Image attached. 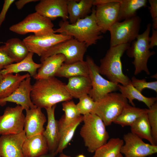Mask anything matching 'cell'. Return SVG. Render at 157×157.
<instances>
[{"instance_id": "obj_1", "label": "cell", "mask_w": 157, "mask_h": 157, "mask_svg": "<svg viewBox=\"0 0 157 157\" xmlns=\"http://www.w3.org/2000/svg\"><path fill=\"white\" fill-rule=\"evenodd\" d=\"M65 85L55 77L37 80L31 93L32 102L37 107L46 109L58 103L70 100L72 98Z\"/></svg>"}, {"instance_id": "obj_2", "label": "cell", "mask_w": 157, "mask_h": 157, "mask_svg": "<svg viewBox=\"0 0 157 157\" xmlns=\"http://www.w3.org/2000/svg\"><path fill=\"white\" fill-rule=\"evenodd\" d=\"M59 28L54 30V33H63L71 36L85 44L88 47L96 44L102 38V33L95 17V9H92L91 14L79 20L74 24L67 21H60Z\"/></svg>"}, {"instance_id": "obj_3", "label": "cell", "mask_w": 157, "mask_h": 157, "mask_svg": "<svg viewBox=\"0 0 157 157\" xmlns=\"http://www.w3.org/2000/svg\"><path fill=\"white\" fill-rule=\"evenodd\" d=\"M130 44L110 47L105 56L100 60L99 66L101 75L105 76L109 81L123 85L130 83L131 80L123 72L121 57L129 48Z\"/></svg>"}, {"instance_id": "obj_4", "label": "cell", "mask_w": 157, "mask_h": 157, "mask_svg": "<svg viewBox=\"0 0 157 157\" xmlns=\"http://www.w3.org/2000/svg\"><path fill=\"white\" fill-rule=\"evenodd\" d=\"M83 124L80 134L88 151L94 152L108 140L109 135L105 124L96 114L91 113L83 115Z\"/></svg>"}, {"instance_id": "obj_5", "label": "cell", "mask_w": 157, "mask_h": 157, "mask_svg": "<svg viewBox=\"0 0 157 157\" xmlns=\"http://www.w3.org/2000/svg\"><path fill=\"white\" fill-rule=\"evenodd\" d=\"M151 26V24H148L145 31L138 35L126 51L129 57L134 58L132 63L135 67V75L142 71L148 75L150 74L147 65L148 61L150 57L155 53L149 50V38Z\"/></svg>"}, {"instance_id": "obj_6", "label": "cell", "mask_w": 157, "mask_h": 157, "mask_svg": "<svg viewBox=\"0 0 157 157\" xmlns=\"http://www.w3.org/2000/svg\"><path fill=\"white\" fill-rule=\"evenodd\" d=\"M93 113L99 117L106 126L110 125L128 104V100L120 93L113 92L96 102Z\"/></svg>"}, {"instance_id": "obj_7", "label": "cell", "mask_w": 157, "mask_h": 157, "mask_svg": "<svg viewBox=\"0 0 157 157\" xmlns=\"http://www.w3.org/2000/svg\"><path fill=\"white\" fill-rule=\"evenodd\" d=\"M53 26L50 19L35 12L28 15L22 21L12 25L9 29L19 35L32 33L35 36H41L55 33Z\"/></svg>"}, {"instance_id": "obj_8", "label": "cell", "mask_w": 157, "mask_h": 157, "mask_svg": "<svg viewBox=\"0 0 157 157\" xmlns=\"http://www.w3.org/2000/svg\"><path fill=\"white\" fill-rule=\"evenodd\" d=\"M141 22L140 18L136 15L115 23L109 30L110 34V47L130 44L139 34Z\"/></svg>"}, {"instance_id": "obj_9", "label": "cell", "mask_w": 157, "mask_h": 157, "mask_svg": "<svg viewBox=\"0 0 157 157\" xmlns=\"http://www.w3.org/2000/svg\"><path fill=\"white\" fill-rule=\"evenodd\" d=\"M87 47L85 44L73 38L59 43L51 48L40 57L42 62L50 56L61 54L65 58L64 63L69 64L83 60Z\"/></svg>"}, {"instance_id": "obj_10", "label": "cell", "mask_w": 157, "mask_h": 157, "mask_svg": "<svg viewBox=\"0 0 157 157\" xmlns=\"http://www.w3.org/2000/svg\"><path fill=\"white\" fill-rule=\"evenodd\" d=\"M86 61L88 66L92 83V89L88 95L95 101H99L108 93L118 89V84L107 80L101 76L99 66L92 58L87 56Z\"/></svg>"}, {"instance_id": "obj_11", "label": "cell", "mask_w": 157, "mask_h": 157, "mask_svg": "<svg viewBox=\"0 0 157 157\" xmlns=\"http://www.w3.org/2000/svg\"><path fill=\"white\" fill-rule=\"evenodd\" d=\"M123 140L120 153L124 157H147L157 152V145L144 142L131 132L124 134Z\"/></svg>"}, {"instance_id": "obj_12", "label": "cell", "mask_w": 157, "mask_h": 157, "mask_svg": "<svg viewBox=\"0 0 157 157\" xmlns=\"http://www.w3.org/2000/svg\"><path fill=\"white\" fill-rule=\"evenodd\" d=\"M23 108L8 107L0 115V135L18 134L24 131L25 116Z\"/></svg>"}, {"instance_id": "obj_13", "label": "cell", "mask_w": 157, "mask_h": 157, "mask_svg": "<svg viewBox=\"0 0 157 157\" xmlns=\"http://www.w3.org/2000/svg\"><path fill=\"white\" fill-rule=\"evenodd\" d=\"M73 37L63 33L41 36L31 35L23 40L29 51L41 57L55 45Z\"/></svg>"}, {"instance_id": "obj_14", "label": "cell", "mask_w": 157, "mask_h": 157, "mask_svg": "<svg viewBox=\"0 0 157 157\" xmlns=\"http://www.w3.org/2000/svg\"><path fill=\"white\" fill-rule=\"evenodd\" d=\"M96 6V22L101 33H105L117 22L120 6L119 0H108L107 3Z\"/></svg>"}, {"instance_id": "obj_15", "label": "cell", "mask_w": 157, "mask_h": 157, "mask_svg": "<svg viewBox=\"0 0 157 157\" xmlns=\"http://www.w3.org/2000/svg\"><path fill=\"white\" fill-rule=\"evenodd\" d=\"M67 0H41L35 6L36 12L40 15L54 20L61 17L68 20Z\"/></svg>"}, {"instance_id": "obj_16", "label": "cell", "mask_w": 157, "mask_h": 157, "mask_svg": "<svg viewBox=\"0 0 157 157\" xmlns=\"http://www.w3.org/2000/svg\"><path fill=\"white\" fill-rule=\"evenodd\" d=\"M26 138L24 131L16 134L0 136V157H24L22 147Z\"/></svg>"}, {"instance_id": "obj_17", "label": "cell", "mask_w": 157, "mask_h": 157, "mask_svg": "<svg viewBox=\"0 0 157 157\" xmlns=\"http://www.w3.org/2000/svg\"><path fill=\"white\" fill-rule=\"evenodd\" d=\"M32 88L31 77L26 78L20 83L18 88L11 94L0 99V106H4L8 102L16 103L25 110L37 107L31 100L30 94Z\"/></svg>"}, {"instance_id": "obj_18", "label": "cell", "mask_w": 157, "mask_h": 157, "mask_svg": "<svg viewBox=\"0 0 157 157\" xmlns=\"http://www.w3.org/2000/svg\"><path fill=\"white\" fill-rule=\"evenodd\" d=\"M41 109L36 107L26 110L24 130L26 138L42 134L47 119Z\"/></svg>"}, {"instance_id": "obj_19", "label": "cell", "mask_w": 157, "mask_h": 157, "mask_svg": "<svg viewBox=\"0 0 157 157\" xmlns=\"http://www.w3.org/2000/svg\"><path fill=\"white\" fill-rule=\"evenodd\" d=\"M56 105L46 109L47 114V123L42 135L47 141L49 152L55 153L58 147L60 134L58 121L55 117Z\"/></svg>"}, {"instance_id": "obj_20", "label": "cell", "mask_w": 157, "mask_h": 157, "mask_svg": "<svg viewBox=\"0 0 157 157\" xmlns=\"http://www.w3.org/2000/svg\"><path fill=\"white\" fill-rule=\"evenodd\" d=\"M24 157H39L49 152L46 140L42 134L26 138L23 144Z\"/></svg>"}, {"instance_id": "obj_21", "label": "cell", "mask_w": 157, "mask_h": 157, "mask_svg": "<svg viewBox=\"0 0 157 157\" xmlns=\"http://www.w3.org/2000/svg\"><path fill=\"white\" fill-rule=\"evenodd\" d=\"M65 60V57L61 54L54 55L48 57L41 62L42 65L33 78L37 80L55 77Z\"/></svg>"}, {"instance_id": "obj_22", "label": "cell", "mask_w": 157, "mask_h": 157, "mask_svg": "<svg viewBox=\"0 0 157 157\" xmlns=\"http://www.w3.org/2000/svg\"><path fill=\"white\" fill-rule=\"evenodd\" d=\"M33 53L29 52L27 56L21 61L4 66L1 71V74L4 75L24 72H28L31 76L34 77L42 64L36 63L34 61L33 58Z\"/></svg>"}, {"instance_id": "obj_23", "label": "cell", "mask_w": 157, "mask_h": 157, "mask_svg": "<svg viewBox=\"0 0 157 157\" xmlns=\"http://www.w3.org/2000/svg\"><path fill=\"white\" fill-rule=\"evenodd\" d=\"M93 0H67V8L69 22L74 24L83 19L91 12Z\"/></svg>"}, {"instance_id": "obj_24", "label": "cell", "mask_w": 157, "mask_h": 157, "mask_svg": "<svg viewBox=\"0 0 157 157\" xmlns=\"http://www.w3.org/2000/svg\"><path fill=\"white\" fill-rule=\"evenodd\" d=\"M65 88L72 98L79 99L84 95H88L92 89L90 76H78L69 78Z\"/></svg>"}, {"instance_id": "obj_25", "label": "cell", "mask_w": 157, "mask_h": 157, "mask_svg": "<svg viewBox=\"0 0 157 157\" xmlns=\"http://www.w3.org/2000/svg\"><path fill=\"white\" fill-rule=\"evenodd\" d=\"M78 76H89L88 66L86 61H79L69 64L64 63L55 77L69 78Z\"/></svg>"}, {"instance_id": "obj_26", "label": "cell", "mask_w": 157, "mask_h": 157, "mask_svg": "<svg viewBox=\"0 0 157 157\" xmlns=\"http://www.w3.org/2000/svg\"><path fill=\"white\" fill-rule=\"evenodd\" d=\"M30 77L28 73L23 75L17 73L15 75L9 74L3 75V78L0 82V99L10 96L23 80Z\"/></svg>"}, {"instance_id": "obj_27", "label": "cell", "mask_w": 157, "mask_h": 157, "mask_svg": "<svg viewBox=\"0 0 157 157\" xmlns=\"http://www.w3.org/2000/svg\"><path fill=\"white\" fill-rule=\"evenodd\" d=\"M118 90L122 95L133 106H135L133 102L134 99L143 102L148 107L150 108L156 102L157 97H147L144 96L141 92L138 91L131 83L123 85L118 84Z\"/></svg>"}, {"instance_id": "obj_28", "label": "cell", "mask_w": 157, "mask_h": 157, "mask_svg": "<svg viewBox=\"0 0 157 157\" xmlns=\"http://www.w3.org/2000/svg\"><path fill=\"white\" fill-rule=\"evenodd\" d=\"M148 111V109L136 107L128 104L113 123L122 127L130 126L139 117L147 113Z\"/></svg>"}, {"instance_id": "obj_29", "label": "cell", "mask_w": 157, "mask_h": 157, "mask_svg": "<svg viewBox=\"0 0 157 157\" xmlns=\"http://www.w3.org/2000/svg\"><path fill=\"white\" fill-rule=\"evenodd\" d=\"M146 0H119L120 6L117 22L128 19L136 15V11L147 6Z\"/></svg>"}, {"instance_id": "obj_30", "label": "cell", "mask_w": 157, "mask_h": 157, "mask_svg": "<svg viewBox=\"0 0 157 157\" xmlns=\"http://www.w3.org/2000/svg\"><path fill=\"white\" fill-rule=\"evenodd\" d=\"M147 113L142 114L130 126L131 132L141 139L147 140L150 144L156 145L152 137Z\"/></svg>"}, {"instance_id": "obj_31", "label": "cell", "mask_w": 157, "mask_h": 157, "mask_svg": "<svg viewBox=\"0 0 157 157\" xmlns=\"http://www.w3.org/2000/svg\"><path fill=\"white\" fill-rule=\"evenodd\" d=\"M62 107L65 115L58 121L60 134L81 115L72 101L63 102Z\"/></svg>"}, {"instance_id": "obj_32", "label": "cell", "mask_w": 157, "mask_h": 157, "mask_svg": "<svg viewBox=\"0 0 157 157\" xmlns=\"http://www.w3.org/2000/svg\"><path fill=\"white\" fill-rule=\"evenodd\" d=\"M4 44L8 53L16 63L24 59L29 52L23 40L18 38L10 39Z\"/></svg>"}, {"instance_id": "obj_33", "label": "cell", "mask_w": 157, "mask_h": 157, "mask_svg": "<svg viewBox=\"0 0 157 157\" xmlns=\"http://www.w3.org/2000/svg\"><path fill=\"white\" fill-rule=\"evenodd\" d=\"M124 143L123 140L119 138H111L97 149L92 157H116Z\"/></svg>"}, {"instance_id": "obj_34", "label": "cell", "mask_w": 157, "mask_h": 157, "mask_svg": "<svg viewBox=\"0 0 157 157\" xmlns=\"http://www.w3.org/2000/svg\"><path fill=\"white\" fill-rule=\"evenodd\" d=\"M83 115H81L71 124L65 129L60 134V138L58 147L55 152L56 155L62 153L72 140L75 131L83 121Z\"/></svg>"}, {"instance_id": "obj_35", "label": "cell", "mask_w": 157, "mask_h": 157, "mask_svg": "<svg viewBox=\"0 0 157 157\" xmlns=\"http://www.w3.org/2000/svg\"><path fill=\"white\" fill-rule=\"evenodd\" d=\"M79 99V102L76 105L81 114L84 115L93 113L96 102L88 94L84 95Z\"/></svg>"}, {"instance_id": "obj_36", "label": "cell", "mask_w": 157, "mask_h": 157, "mask_svg": "<svg viewBox=\"0 0 157 157\" xmlns=\"http://www.w3.org/2000/svg\"><path fill=\"white\" fill-rule=\"evenodd\" d=\"M151 134L155 144H157V103L148 109L147 113Z\"/></svg>"}, {"instance_id": "obj_37", "label": "cell", "mask_w": 157, "mask_h": 157, "mask_svg": "<svg viewBox=\"0 0 157 157\" xmlns=\"http://www.w3.org/2000/svg\"><path fill=\"white\" fill-rule=\"evenodd\" d=\"M131 84L138 91L142 92L144 89L148 88L157 92V81L147 82L144 78L139 79L134 76L133 77L131 80Z\"/></svg>"}, {"instance_id": "obj_38", "label": "cell", "mask_w": 157, "mask_h": 157, "mask_svg": "<svg viewBox=\"0 0 157 157\" xmlns=\"http://www.w3.org/2000/svg\"><path fill=\"white\" fill-rule=\"evenodd\" d=\"M14 62L7 51L5 45L0 46V66L4 67Z\"/></svg>"}, {"instance_id": "obj_39", "label": "cell", "mask_w": 157, "mask_h": 157, "mask_svg": "<svg viewBox=\"0 0 157 157\" xmlns=\"http://www.w3.org/2000/svg\"><path fill=\"white\" fill-rule=\"evenodd\" d=\"M15 1L14 0H5L4 1L3 7L0 13V29L2 23L5 19L6 15L8 9Z\"/></svg>"}, {"instance_id": "obj_40", "label": "cell", "mask_w": 157, "mask_h": 157, "mask_svg": "<svg viewBox=\"0 0 157 157\" xmlns=\"http://www.w3.org/2000/svg\"><path fill=\"white\" fill-rule=\"evenodd\" d=\"M150 5V13L152 20L157 19V0H149Z\"/></svg>"}, {"instance_id": "obj_41", "label": "cell", "mask_w": 157, "mask_h": 157, "mask_svg": "<svg viewBox=\"0 0 157 157\" xmlns=\"http://www.w3.org/2000/svg\"><path fill=\"white\" fill-rule=\"evenodd\" d=\"M150 49H152L157 45V30L152 29V35L149 37Z\"/></svg>"}, {"instance_id": "obj_42", "label": "cell", "mask_w": 157, "mask_h": 157, "mask_svg": "<svg viewBox=\"0 0 157 157\" xmlns=\"http://www.w3.org/2000/svg\"><path fill=\"white\" fill-rule=\"evenodd\" d=\"M38 1V0H19L16 1L15 4L18 10H20L28 3Z\"/></svg>"}, {"instance_id": "obj_43", "label": "cell", "mask_w": 157, "mask_h": 157, "mask_svg": "<svg viewBox=\"0 0 157 157\" xmlns=\"http://www.w3.org/2000/svg\"><path fill=\"white\" fill-rule=\"evenodd\" d=\"M56 156L55 153L48 152L39 157H55Z\"/></svg>"}, {"instance_id": "obj_44", "label": "cell", "mask_w": 157, "mask_h": 157, "mask_svg": "<svg viewBox=\"0 0 157 157\" xmlns=\"http://www.w3.org/2000/svg\"><path fill=\"white\" fill-rule=\"evenodd\" d=\"M3 68V67L0 66V82L2 80L3 78V75H2L1 74V71Z\"/></svg>"}, {"instance_id": "obj_45", "label": "cell", "mask_w": 157, "mask_h": 157, "mask_svg": "<svg viewBox=\"0 0 157 157\" xmlns=\"http://www.w3.org/2000/svg\"><path fill=\"white\" fill-rule=\"evenodd\" d=\"M57 157H72L70 156L65 155L63 153H61Z\"/></svg>"}, {"instance_id": "obj_46", "label": "cell", "mask_w": 157, "mask_h": 157, "mask_svg": "<svg viewBox=\"0 0 157 157\" xmlns=\"http://www.w3.org/2000/svg\"><path fill=\"white\" fill-rule=\"evenodd\" d=\"M116 157H124L122 154L120 153H119L117 156Z\"/></svg>"}, {"instance_id": "obj_47", "label": "cell", "mask_w": 157, "mask_h": 157, "mask_svg": "<svg viewBox=\"0 0 157 157\" xmlns=\"http://www.w3.org/2000/svg\"><path fill=\"white\" fill-rule=\"evenodd\" d=\"M76 157H85L83 155L80 154L77 156Z\"/></svg>"}]
</instances>
